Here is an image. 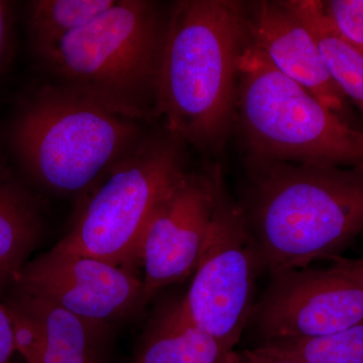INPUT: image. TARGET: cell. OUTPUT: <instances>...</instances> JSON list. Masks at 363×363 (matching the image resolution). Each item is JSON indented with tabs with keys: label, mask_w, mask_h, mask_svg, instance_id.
Returning a JSON list of instances; mask_svg holds the SVG:
<instances>
[{
	"label": "cell",
	"mask_w": 363,
	"mask_h": 363,
	"mask_svg": "<svg viewBox=\"0 0 363 363\" xmlns=\"http://www.w3.org/2000/svg\"><path fill=\"white\" fill-rule=\"evenodd\" d=\"M250 13L229 0L176 2L164 26L152 119L200 152L223 150L235 125Z\"/></svg>",
	"instance_id": "obj_1"
},
{
	"label": "cell",
	"mask_w": 363,
	"mask_h": 363,
	"mask_svg": "<svg viewBox=\"0 0 363 363\" xmlns=\"http://www.w3.org/2000/svg\"><path fill=\"white\" fill-rule=\"evenodd\" d=\"M250 164L241 207L271 274L330 257L363 231V166Z\"/></svg>",
	"instance_id": "obj_2"
},
{
	"label": "cell",
	"mask_w": 363,
	"mask_h": 363,
	"mask_svg": "<svg viewBox=\"0 0 363 363\" xmlns=\"http://www.w3.org/2000/svg\"><path fill=\"white\" fill-rule=\"evenodd\" d=\"M149 131L68 88L47 83L21 102L9 130L33 182L59 195L88 193Z\"/></svg>",
	"instance_id": "obj_3"
},
{
	"label": "cell",
	"mask_w": 363,
	"mask_h": 363,
	"mask_svg": "<svg viewBox=\"0 0 363 363\" xmlns=\"http://www.w3.org/2000/svg\"><path fill=\"white\" fill-rule=\"evenodd\" d=\"M164 26L155 2L116 0L37 59L51 83L119 116L149 123Z\"/></svg>",
	"instance_id": "obj_4"
},
{
	"label": "cell",
	"mask_w": 363,
	"mask_h": 363,
	"mask_svg": "<svg viewBox=\"0 0 363 363\" xmlns=\"http://www.w3.org/2000/svg\"><path fill=\"white\" fill-rule=\"evenodd\" d=\"M235 125L250 164L363 166V133L286 77L248 40L238 65Z\"/></svg>",
	"instance_id": "obj_5"
},
{
	"label": "cell",
	"mask_w": 363,
	"mask_h": 363,
	"mask_svg": "<svg viewBox=\"0 0 363 363\" xmlns=\"http://www.w3.org/2000/svg\"><path fill=\"white\" fill-rule=\"evenodd\" d=\"M186 145L164 128L149 130L89 191L60 252L130 269L147 222L164 193L187 171Z\"/></svg>",
	"instance_id": "obj_6"
},
{
	"label": "cell",
	"mask_w": 363,
	"mask_h": 363,
	"mask_svg": "<svg viewBox=\"0 0 363 363\" xmlns=\"http://www.w3.org/2000/svg\"><path fill=\"white\" fill-rule=\"evenodd\" d=\"M266 271L241 205L222 191L185 298L196 323L233 352L255 308L260 272Z\"/></svg>",
	"instance_id": "obj_7"
},
{
	"label": "cell",
	"mask_w": 363,
	"mask_h": 363,
	"mask_svg": "<svg viewBox=\"0 0 363 363\" xmlns=\"http://www.w3.org/2000/svg\"><path fill=\"white\" fill-rule=\"evenodd\" d=\"M250 320L262 341L315 337L363 323V257L272 274Z\"/></svg>",
	"instance_id": "obj_8"
},
{
	"label": "cell",
	"mask_w": 363,
	"mask_h": 363,
	"mask_svg": "<svg viewBox=\"0 0 363 363\" xmlns=\"http://www.w3.org/2000/svg\"><path fill=\"white\" fill-rule=\"evenodd\" d=\"M224 189L220 167L210 164L184 172L157 203L138 247L143 304L193 276Z\"/></svg>",
	"instance_id": "obj_9"
},
{
	"label": "cell",
	"mask_w": 363,
	"mask_h": 363,
	"mask_svg": "<svg viewBox=\"0 0 363 363\" xmlns=\"http://www.w3.org/2000/svg\"><path fill=\"white\" fill-rule=\"evenodd\" d=\"M13 290L106 325L143 305V279L131 269L54 247L26 262Z\"/></svg>",
	"instance_id": "obj_10"
},
{
	"label": "cell",
	"mask_w": 363,
	"mask_h": 363,
	"mask_svg": "<svg viewBox=\"0 0 363 363\" xmlns=\"http://www.w3.org/2000/svg\"><path fill=\"white\" fill-rule=\"evenodd\" d=\"M2 303L13 318L16 352L23 363H101L106 324L16 290Z\"/></svg>",
	"instance_id": "obj_11"
},
{
	"label": "cell",
	"mask_w": 363,
	"mask_h": 363,
	"mask_svg": "<svg viewBox=\"0 0 363 363\" xmlns=\"http://www.w3.org/2000/svg\"><path fill=\"white\" fill-rule=\"evenodd\" d=\"M250 40L274 68L342 117L346 97L332 78L311 30L284 1H262L250 13Z\"/></svg>",
	"instance_id": "obj_12"
},
{
	"label": "cell",
	"mask_w": 363,
	"mask_h": 363,
	"mask_svg": "<svg viewBox=\"0 0 363 363\" xmlns=\"http://www.w3.org/2000/svg\"><path fill=\"white\" fill-rule=\"evenodd\" d=\"M43 227L37 198L0 167V302L13 290L39 243Z\"/></svg>",
	"instance_id": "obj_13"
},
{
	"label": "cell",
	"mask_w": 363,
	"mask_h": 363,
	"mask_svg": "<svg viewBox=\"0 0 363 363\" xmlns=\"http://www.w3.org/2000/svg\"><path fill=\"white\" fill-rule=\"evenodd\" d=\"M233 352L196 323L179 301L152 322L135 363H225Z\"/></svg>",
	"instance_id": "obj_14"
},
{
	"label": "cell",
	"mask_w": 363,
	"mask_h": 363,
	"mask_svg": "<svg viewBox=\"0 0 363 363\" xmlns=\"http://www.w3.org/2000/svg\"><path fill=\"white\" fill-rule=\"evenodd\" d=\"M286 6L311 30L332 78L363 113V55L341 37L318 0H289Z\"/></svg>",
	"instance_id": "obj_15"
},
{
	"label": "cell",
	"mask_w": 363,
	"mask_h": 363,
	"mask_svg": "<svg viewBox=\"0 0 363 363\" xmlns=\"http://www.w3.org/2000/svg\"><path fill=\"white\" fill-rule=\"evenodd\" d=\"M116 0H35L28 9L30 45L35 57L84 28Z\"/></svg>",
	"instance_id": "obj_16"
},
{
	"label": "cell",
	"mask_w": 363,
	"mask_h": 363,
	"mask_svg": "<svg viewBox=\"0 0 363 363\" xmlns=\"http://www.w3.org/2000/svg\"><path fill=\"white\" fill-rule=\"evenodd\" d=\"M259 347L298 363H363V323L315 337L262 341Z\"/></svg>",
	"instance_id": "obj_17"
},
{
	"label": "cell",
	"mask_w": 363,
	"mask_h": 363,
	"mask_svg": "<svg viewBox=\"0 0 363 363\" xmlns=\"http://www.w3.org/2000/svg\"><path fill=\"white\" fill-rule=\"evenodd\" d=\"M322 4L339 35L363 55V0H330Z\"/></svg>",
	"instance_id": "obj_18"
},
{
	"label": "cell",
	"mask_w": 363,
	"mask_h": 363,
	"mask_svg": "<svg viewBox=\"0 0 363 363\" xmlns=\"http://www.w3.org/2000/svg\"><path fill=\"white\" fill-rule=\"evenodd\" d=\"M16 352L13 318L6 306L0 302V363H11V357Z\"/></svg>",
	"instance_id": "obj_19"
},
{
	"label": "cell",
	"mask_w": 363,
	"mask_h": 363,
	"mask_svg": "<svg viewBox=\"0 0 363 363\" xmlns=\"http://www.w3.org/2000/svg\"><path fill=\"white\" fill-rule=\"evenodd\" d=\"M238 363H298L286 358L272 354L262 347L255 350H247L240 353H236Z\"/></svg>",
	"instance_id": "obj_20"
},
{
	"label": "cell",
	"mask_w": 363,
	"mask_h": 363,
	"mask_svg": "<svg viewBox=\"0 0 363 363\" xmlns=\"http://www.w3.org/2000/svg\"><path fill=\"white\" fill-rule=\"evenodd\" d=\"M9 9L6 2L0 1V66L2 65L6 57L7 44H9Z\"/></svg>",
	"instance_id": "obj_21"
},
{
	"label": "cell",
	"mask_w": 363,
	"mask_h": 363,
	"mask_svg": "<svg viewBox=\"0 0 363 363\" xmlns=\"http://www.w3.org/2000/svg\"><path fill=\"white\" fill-rule=\"evenodd\" d=\"M225 363H238V358H236V352L231 353L230 357Z\"/></svg>",
	"instance_id": "obj_22"
}]
</instances>
